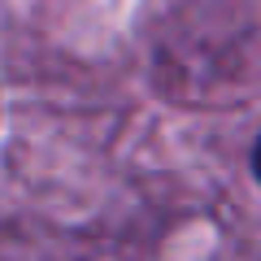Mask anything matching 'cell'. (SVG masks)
<instances>
[{
	"label": "cell",
	"mask_w": 261,
	"mask_h": 261,
	"mask_svg": "<svg viewBox=\"0 0 261 261\" xmlns=\"http://www.w3.org/2000/svg\"><path fill=\"white\" fill-rule=\"evenodd\" d=\"M252 170H257V178H261V140H257V152H252Z\"/></svg>",
	"instance_id": "6da1fadb"
}]
</instances>
